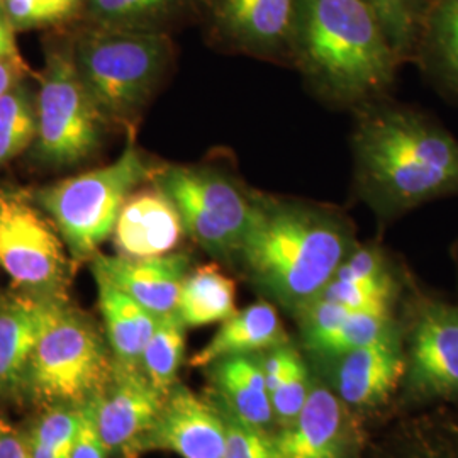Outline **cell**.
Instances as JSON below:
<instances>
[{
  "instance_id": "cell-1",
  "label": "cell",
  "mask_w": 458,
  "mask_h": 458,
  "mask_svg": "<svg viewBox=\"0 0 458 458\" xmlns=\"http://www.w3.org/2000/svg\"><path fill=\"white\" fill-rule=\"evenodd\" d=\"M353 246L342 214L257 192L238 262L259 291L297 314L327 289Z\"/></svg>"
},
{
  "instance_id": "cell-2",
  "label": "cell",
  "mask_w": 458,
  "mask_h": 458,
  "mask_svg": "<svg viewBox=\"0 0 458 458\" xmlns=\"http://www.w3.org/2000/svg\"><path fill=\"white\" fill-rule=\"evenodd\" d=\"M355 157L361 189L382 213L458 196V140L421 113H369L355 134Z\"/></svg>"
},
{
  "instance_id": "cell-3",
  "label": "cell",
  "mask_w": 458,
  "mask_h": 458,
  "mask_svg": "<svg viewBox=\"0 0 458 458\" xmlns=\"http://www.w3.org/2000/svg\"><path fill=\"white\" fill-rule=\"evenodd\" d=\"M291 48L314 87L342 104L382 94L399 62L363 0H295Z\"/></svg>"
},
{
  "instance_id": "cell-4",
  "label": "cell",
  "mask_w": 458,
  "mask_h": 458,
  "mask_svg": "<svg viewBox=\"0 0 458 458\" xmlns=\"http://www.w3.org/2000/svg\"><path fill=\"white\" fill-rule=\"evenodd\" d=\"M151 172L130 141L113 164L43 187L34 200L62 236L72 262H87L113 238L123 206Z\"/></svg>"
},
{
  "instance_id": "cell-5",
  "label": "cell",
  "mask_w": 458,
  "mask_h": 458,
  "mask_svg": "<svg viewBox=\"0 0 458 458\" xmlns=\"http://www.w3.org/2000/svg\"><path fill=\"white\" fill-rule=\"evenodd\" d=\"M170 41L155 30L98 26L82 34L73 60L106 121H131L145 107L170 58Z\"/></svg>"
},
{
  "instance_id": "cell-6",
  "label": "cell",
  "mask_w": 458,
  "mask_h": 458,
  "mask_svg": "<svg viewBox=\"0 0 458 458\" xmlns=\"http://www.w3.org/2000/svg\"><path fill=\"white\" fill-rule=\"evenodd\" d=\"M114 357L96 323L65 297L34 346L21 394L49 406H82L113 374Z\"/></svg>"
},
{
  "instance_id": "cell-7",
  "label": "cell",
  "mask_w": 458,
  "mask_h": 458,
  "mask_svg": "<svg viewBox=\"0 0 458 458\" xmlns=\"http://www.w3.org/2000/svg\"><path fill=\"white\" fill-rule=\"evenodd\" d=\"M149 182L175 204L192 242L217 260L238 262L257 192L226 172L202 165H164L153 168Z\"/></svg>"
},
{
  "instance_id": "cell-8",
  "label": "cell",
  "mask_w": 458,
  "mask_h": 458,
  "mask_svg": "<svg viewBox=\"0 0 458 458\" xmlns=\"http://www.w3.org/2000/svg\"><path fill=\"white\" fill-rule=\"evenodd\" d=\"M34 157L53 166L82 164L100 145L107 123L73 60L72 49H49L36 98Z\"/></svg>"
},
{
  "instance_id": "cell-9",
  "label": "cell",
  "mask_w": 458,
  "mask_h": 458,
  "mask_svg": "<svg viewBox=\"0 0 458 458\" xmlns=\"http://www.w3.org/2000/svg\"><path fill=\"white\" fill-rule=\"evenodd\" d=\"M65 243L31 197L0 189V268L24 293L64 295Z\"/></svg>"
},
{
  "instance_id": "cell-10",
  "label": "cell",
  "mask_w": 458,
  "mask_h": 458,
  "mask_svg": "<svg viewBox=\"0 0 458 458\" xmlns=\"http://www.w3.org/2000/svg\"><path fill=\"white\" fill-rule=\"evenodd\" d=\"M165 395L158 393L140 365L114 360L113 374L94 397L100 438L109 457L138 458L141 442L155 425Z\"/></svg>"
},
{
  "instance_id": "cell-11",
  "label": "cell",
  "mask_w": 458,
  "mask_h": 458,
  "mask_svg": "<svg viewBox=\"0 0 458 458\" xmlns=\"http://www.w3.org/2000/svg\"><path fill=\"white\" fill-rule=\"evenodd\" d=\"M406 378L421 397H458V306L421 301L412 316Z\"/></svg>"
},
{
  "instance_id": "cell-12",
  "label": "cell",
  "mask_w": 458,
  "mask_h": 458,
  "mask_svg": "<svg viewBox=\"0 0 458 458\" xmlns=\"http://www.w3.org/2000/svg\"><path fill=\"white\" fill-rule=\"evenodd\" d=\"M153 450L182 458H226V423L213 399L177 384L165 395L162 411L140 446V454Z\"/></svg>"
},
{
  "instance_id": "cell-13",
  "label": "cell",
  "mask_w": 458,
  "mask_h": 458,
  "mask_svg": "<svg viewBox=\"0 0 458 458\" xmlns=\"http://www.w3.org/2000/svg\"><path fill=\"white\" fill-rule=\"evenodd\" d=\"M406 377V350L397 325L374 342L333 361V387L348 408L369 410L386 403Z\"/></svg>"
},
{
  "instance_id": "cell-14",
  "label": "cell",
  "mask_w": 458,
  "mask_h": 458,
  "mask_svg": "<svg viewBox=\"0 0 458 458\" xmlns=\"http://www.w3.org/2000/svg\"><path fill=\"white\" fill-rule=\"evenodd\" d=\"M278 458H352L355 429L348 406L319 382L291 425L272 433Z\"/></svg>"
},
{
  "instance_id": "cell-15",
  "label": "cell",
  "mask_w": 458,
  "mask_h": 458,
  "mask_svg": "<svg viewBox=\"0 0 458 458\" xmlns=\"http://www.w3.org/2000/svg\"><path fill=\"white\" fill-rule=\"evenodd\" d=\"M183 234L185 229L175 204L151 183L149 189L128 197L111 240L121 257L151 259L175 253Z\"/></svg>"
},
{
  "instance_id": "cell-16",
  "label": "cell",
  "mask_w": 458,
  "mask_h": 458,
  "mask_svg": "<svg viewBox=\"0 0 458 458\" xmlns=\"http://www.w3.org/2000/svg\"><path fill=\"white\" fill-rule=\"evenodd\" d=\"M90 262L92 270L109 278L123 293L158 318L177 311L183 278L191 272V259L185 253L128 259L98 251Z\"/></svg>"
},
{
  "instance_id": "cell-17",
  "label": "cell",
  "mask_w": 458,
  "mask_h": 458,
  "mask_svg": "<svg viewBox=\"0 0 458 458\" xmlns=\"http://www.w3.org/2000/svg\"><path fill=\"white\" fill-rule=\"evenodd\" d=\"M64 297L24 293L0 299V395L21 393L34 346Z\"/></svg>"
},
{
  "instance_id": "cell-18",
  "label": "cell",
  "mask_w": 458,
  "mask_h": 458,
  "mask_svg": "<svg viewBox=\"0 0 458 458\" xmlns=\"http://www.w3.org/2000/svg\"><path fill=\"white\" fill-rule=\"evenodd\" d=\"M295 0H213L219 34L234 48L274 55L291 47Z\"/></svg>"
},
{
  "instance_id": "cell-19",
  "label": "cell",
  "mask_w": 458,
  "mask_h": 458,
  "mask_svg": "<svg viewBox=\"0 0 458 458\" xmlns=\"http://www.w3.org/2000/svg\"><path fill=\"white\" fill-rule=\"evenodd\" d=\"M206 369H209L216 404L243 425L267 433L277 431L262 353L225 357Z\"/></svg>"
},
{
  "instance_id": "cell-20",
  "label": "cell",
  "mask_w": 458,
  "mask_h": 458,
  "mask_svg": "<svg viewBox=\"0 0 458 458\" xmlns=\"http://www.w3.org/2000/svg\"><path fill=\"white\" fill-rule=\"evenodd\" d=\"M285 344H289V336L276 306L260 299L221 323L213 340L197 352L191 365L206 369L225 357L263 353Z\"/></svg>"
},
{
  "instance_id": "cell-21",
  "label": "cell",
  "mask_w": 458,
  "mask_h": 458,
  "mask_svg": "<svg viewBox=\"0 0 458 458\" xmlns=\"http://www.w3.org/2000/svg\"><path fill=\"white\" fill-rule=\"evenodd\" d=\"M98 285V310L114 360L140 365L158 316L145 310L107 277L92 270Z\"/></svg>"
},
{
  "instance_id": "cell-22",
  "label": "cell",
  "mask_w": 458,
  "mask_h": 458,
  "mask_svg": "<svg viewBox=\"0 0 458 458\" xmlns=\"http://www.w3.org/2000/svg\"><path fill=\"white\" fill-rule=\"evenodd\" d=\"M428 72L440 87L458 98V0H428L418 41Z\"/></svg>"
},
{
  "instance_id": "cell-23",
  "label": "cell",
  "mask_w": 458,
  "mask_h": 458,
  "mask_svg": "<svg viewBox=\"0 0 458 458\" xmlns=\"http://www.w3.org/2000/svg\"><path fill=\"white\" fill-rule=\"evenodd\" d=\"M236 310V285L217 265H202L183 278L177 314L187 327L225 323Z\"/></svg>"
},
{
  "instance_id": "cell-24",
  "label": "cell",
  "mask_w": 458,
  "mask_h": 458,
  "mask_svg": "<svg viewBox=\"0 0 458 458\" xmlns=\"http://www.w3.org/2000/svg\"><path fill=\"white\" fill-rule=\"evenodd\" d=\"M262 363L278 429L299 416L311 393L312 380L294 344H280L263 352Z\"/></svg>"
},
{
  "instance_id": "cell-25",
  "label": "cell",
  "mask_w": 458,
  "mask_h": 458,
  "mask_svg": "<svg viewBox=\"0 0 458 458\" xmlns=\"http://www.w3.org/2000/svg\"><path fill=\"white\" fill-rule=\"evenodd\" d=\"M185 335L187 327L177 311L162 316L140 359L143 374L162 395L179 384L177 377L185 357Z\"/></svg>"
},
{
  "instance_id": "cell-26",
  "label": "cell",
  "mask_w": 458,
  "mask_h": 458,
  "mask_svg": "<svg viewBox=\"0 0 458 458\" xmlns=\"http://www.w3.org/2000/svg\"><path fill=\"white\" fill-rule=\"evenodd\" d=\"M36 100L24 82L0 98V166L13 162L36 140Z\"/></svg>"
},
{
  "instance_id": "cell-27",
  "label": "cell",
  "mask_w": 458,
  "mask_h": 458,
  "mask_svg": "<svg viewBox=\"0 0 458 458\" xmlns=\"http://www.w3.org/2000/svg\"><path fill=\"white\" fill-rule=\"evenodd\" d=\"M82 406L58 404L47 408L26 437L31 458H68L82 420Z\"/></svg>"
},
{
  "instance_id": "cell-28",
  "label": "cell",
  "mask_w": 458,
  "mask_h": 458,
  "mask_svg": "<svg viewBox=\"0 0 458 458\" xmlns=\"http://www.w3.org/2000/svg\"><path fill=\"white\" fill-rule=\"evenodd\" d=\"M98 26L153 30V26L179 7L183 0H85Z\"/></svg>"
},
{
  "instance_id": "cell-29",
  "label": "cell",
  "mask_w": 458,
  "mask_h": 458,
  "mask_svg": "<svg viewBox=\"0 0 458 458\" xmlns=\"http://www.w3.org/2000/svg\"><path fill=\"white\" fill-rule=\"evenodd\" d=\"M380 21L399 60L416 48L423 5L420 0H363Z\"/></svg>"
},
{
  "instance_id": "cell-30",
  "label": "cell",
  "mask_w": 458,
  "mask_h": 458,
  "mask_svg": "<svg viewBox=\"0 0 458 458\" xmlns=\"http://www.w3.org/2000/svg\"><path fill=\"white\" fill-rule=\"evenodd\" d=\"M83 0H0V7L17 31L53 26L66 21Z\"/></svg>"
},
{
  "instance_id": "cell-31",
  "label": "cell",
  "mask_w": 458,
  "mask_h": 458,
  "mask_svg": "<svg viewBox=\"0 0 458 458\" xmlns=\"http://www.w3.org/2000/svg\"><path fill=\"white\" fill-rule=\"evenodd\" d=\"M226 423V458H278L272 433L240 423L216 404Z\"/></svg>"
},
{
  "instance_id": "cell-32",
  "label": "cell",
  "mask_w": 458,
  "mask_h": 458,
  "mask_svg": "<svg viewBox=\"0 0 458 458\" xmlns=\"http://www.w3.org/2000/svg\"><path fill=\"white\" fill-rule=\"evenodd\" d=\"M391 276L393 272L382 251L369 245L353 246L335 274V277L344 280H377Z\"/></svg>"
},
{
  "instance_id": "cell-33",
  "label": "cell",
  "mask_w": 458,
  "mask_h": 458,
  "mask_svg": "<svg viewBox=\"0 0 458 458\" xmlns=\"http://www.w3.org/2000/svg\"><path fill=\"white\" fill-rule=\"evenodd\" d=\"M109 452L100 438L94 399L87 401L82 406V420L77 429V435L72 443L68 458H107Z\"/></svg>"
},
{
  "instance_id": "cell-34",
  "label": "cell",
  "mask_w": 458,
  "mask_h": 458,
  "mask_svg": "<svg viewBox=\"0 0 458 458\" xmlns=\"http://www.w3.org/2000/svg\"><path fill=\"white\" fill-rule=\"evenodd\" d=\"M0 458H31L28 438L0 418Z\"/></svg>"
},
{
  "instance_id": "cell-35",
  "label": "cell",
  "mask_w": 458,
  "mask_h": 458,
  "mask_svg": "<svg viewBox=\"0 0 458 458\" xmlns=\"http://www.w3.org/2000/svg\"><path fill=\"white\" fill-rule=\"evenodd\" d=\"M26 70L28 68L19 55L0 58V98L19 83L24 82Z\"/></svg>"
},
{
  "instance_id": "cell-36",
  "label": "cell",
  "mask_w": 458,
  "mask_h": 458,
  "mask_svg": "<svg viewBox=\"0 0 458 458\" xmlns=\"http://www.w3.org/2000/svg\"><path fill=\"white\" fill-rule=\"evenodd\" d=\"M19 55L16 45V30L11 26L9 19L0 7V58Z\"/></svg>"
}]
</instances>
